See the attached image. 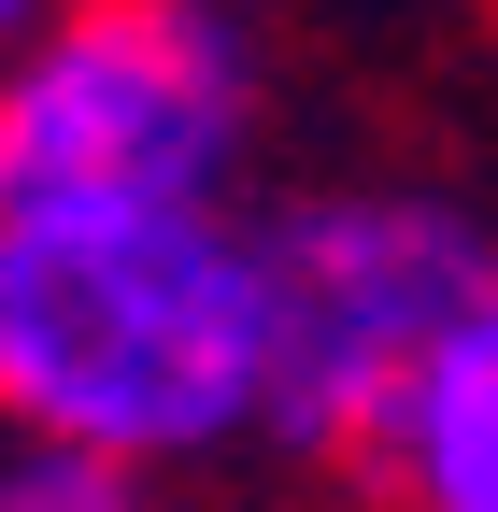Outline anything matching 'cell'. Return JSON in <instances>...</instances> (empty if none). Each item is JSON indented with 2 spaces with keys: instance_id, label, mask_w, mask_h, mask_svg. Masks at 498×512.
Wrapping results in <instances>:
<instances>
[{
  "instance_id": "cell-5",
  "label": "cell",
  "mask_w": 498,
  "mask_h": 512,
  "mask_svg": "<svg viewBox=\"0 0 498 512\" xmlns=\"http://www.w3.org/2000/svg\"><path fill=\"white\" fill-rule=\"evenodd\" d=\"M0 512H185V484L114 470V456H72V441H29V427H0Z\"/></svg>"
},
{
  "instance_id": "cell-6",
  "label": "cell",
  "mask_w": 498,
  "mask_h": 512,
  "mask_svg": "<svg viewBox=\"0 0 498 512\" xmlns=\"http://www.w3.org/2000/svg\"><path fill=\"white\" fill-rule=\"evenodd\" d=\"M43 15H57V0H0V57H15V43H29Z\"/></svg>"
},
{
  "instance_id": "cell-4",
  "label": "cell",
  "mask_w": 498,
  "mask_h": 512,
  "mask_svg": "<svg viewBox=\"0 0 498 512\" xmlns=\"http://www.w3.org/2000/svg\"><path fill=\"white\" fill-rule=\"evenodd\" d=\"M356 470L385 484V512H498V285L399 370Z\"/></svg>"
},
{
  "instance_id": "cell-3",
  "label": "cell",
  "mask_w": 498,
  "mask_h": 512,
  "mask_svg": "<svg viewBox=\"0 0 498 512\" xmlns=\"http://www.w3.org/2000/svg\"><path fill=\"white\" fill-rule=\"evenodd\" d=\"M498 285V242L456 185H413V171H342V185H299L285 214H257V456H342L370 413L399 399V370L456 328V313Z\"/></svg>"
},
{
  "instance_id": "cell-2",
  "label": "cell",
  "mask_w": 498,
  "mask_h": 512,
  "mask_svg": "<svg viewBox=\"0 0 498 512\" xmlns=\"http://www.w3.org/2000/svg\"><path fill=\"white\" fill-rule=\"evenodd\" d=\"M271 128L228 0H57L0 57V214L43 200H242Z\"/></svg>"
},
{
  "instance_id": "cell-1",
  "label": "cell",
  "mask_w": 498,
  "mask_h": 512,
  "mask_svg": "<svg viewBox=\"0 0 498 512\" xmlns=\"http://www.w3.org/2000/svg\"><path fill=\"white\" fill-rule=\"evenodd\" d=\"M257 214L242 200H43L0 214V427L114 470L257 456Z\"/></svg>"
}]
</instances>
